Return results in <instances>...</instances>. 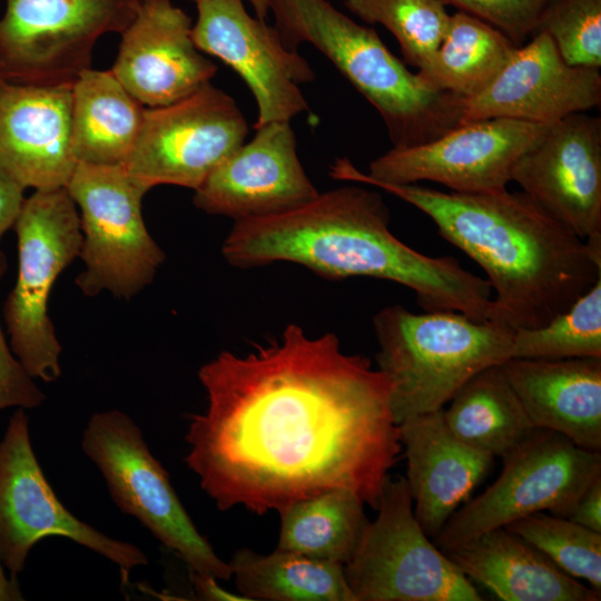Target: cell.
I'll use <instances>...</instances> for the list:
<instances>
[{
	"label": "cell",
	"instance_id": "11",
	"mask_svg": "<svg viewBox=\"0 0 601 601\" xmlns=\"http://www.w3.org/2000/svg\"><path fill=\"white\" fill-rule=\"evenodd\" d=\"M141 0H7L0 19V81L72 87L105 33H122Z\"/></svg>",
	"mask_w": 601,
	"mask_h": 601
},
{
	"label": "cell",
	"instance_id": "26",
	"mask_svg": "<svg viewBox=\"0 0 601 601\" xmlns=\"http://www.w3.org/2000/svg\"><path fill=\"white\" fill-rule=\"evenodd\" d=\"M228 563L238 593L249 601H355L339 563L248 548L236 551Z\"/></svg>",
	"mask_w": 601,
	"mask_h": 601
},
{
	"label": "cell",
	"instance_id": "24",
	"mask_svg": "<svg viewBox=\"0 0 601 601\" xmlns=\"http://www.w3.org/2000/svg\"><path fill=\"white\" fill-rule=\"evenodd\" d=\"M144 111L110 70H85L72 86L71 140L77 161L124 165L137 141Z\"/></svg>",
	"mask_w": 601,
	"mask_h": 601
},
{
	"label": "cell",
	"instance_id": "28",
	"mask_svg": "<svg viewBox=\"0 0 601 601\" xmlns=\"http://www.w3.org/2000/svg\"><path fill=\"white\" fill-rule=\"evenodd\" d=\"M362 499L334 489L278 511L276 549L316 560L346 564L368 523Z\"/></svg>",
	"mask_w": 601,
	"mask_h": 601
},
{
	"label": "cell",
	"instance_id": "38",
	"mask_svg": "<svg viewBox=\"0 0 601 601\" xmlns=\"http://www.w3.org/2000/svg\"><path fill=\"white\" fill-rule=\"evenodd\" d=\"M24 600L21 589L14 578H8L0 559V601Z\"/></svg>",
	"mask_w": 601,
	"mask_h": 601
},
{
	"label": "cell",
	"instance_id": "37",
	"mask_svg": "<svg viewBox=\"0 0 601 601\" xmlns=\"http://www.w3.org/2000/svg\"><path fill=\"white\" fill-rule=\"evenodd\" d=\"M189 578L197 599L209 601H249L239 593H233L221 589L217 579L194 570H189Z\"/></svg>",
	"mask_w": 601,
	"mask_h": 601
},
{
	"label": "cell",
	"instance_id": "19",
	"mask_svg": "<svg viewBox=\"0 0 601 601\" xmlns=\"http://www.w3.org/2000/svg\"><path fill=\"white\" fill-rule=\"evenodd\" d=\"M189 16L170 0H141L110 69L142 106L162 107L200 89L217 71L191 38Z\"/></svg>",
	"mask_w": 601,
	"mask_h": 601
},
{
	"label": "cell",
	"instance_id": "25",
	"mask_svg": "<svg viewBox=\"0 0 601 601\" xmlns=\"http://www.w3.org/2000/svg\"><path fill=\"white\" fill-rule=\"evenodd\" d=\"M443 408L449 428L466 444L504 459L536 428L501 365L471 377Z\"/></svg>",
	"mask_w": 601,
	"mask_h": 601
},
{
	"label": "cell",
	"instance_id": "16",
	"mask_svg": "<svg viewBox=\"0 0 601 601\" xmlns=\"http://www.w3.org/2000/svg\"><path fill=\"white\" fill-rule=\"evenodd\" d=\"M511 179L580 238L601 236L600 117L578 112L551 124L519 157Z\"/></svg>",
	"mask_w": 601,
	"mask_h": 601
},
{
	"label": "cell",
	"instance_id": "9",
	"mask_svg": "<svg viewBox=\"0 0 601 601\" xmlns=\"http://www.w3.org/2000/svg\"><path fill=\"white\" fill-rule=\"evenodd\" d=\"M67 190L80 209L85 269L76 284L87 296L130 299L155 278L166 256L141 213L148 191L124 165L78 162Z\"/></svg>",
	"mask_w": 601,
	"mask_h": 601
},
{
	"label": "cell",
	"instance_id": "39",
	"mask_svg": "<svg viewBox=\"0 0 601 601\" xmlns=\"http://www.w3.org/2000/svg\"><path fill=\"white\" fill-rule=\"evenodd\" d=\"M252 4L255 14L262 20H266L269 12L268 0H248Z\"/></svg>",
	"mask_w": 601,
	"mask_h": 601
},
{
	"label": "cell",
	"instance_id": "1",
	"mask_svg": "<svg viewBox=\"0 0 601 601\" xmlns=\"http://www.w3.org/2000/svg\"><path fill=\"white\" fill-rule=\"evenodd\" d=\"M198 377L207 407L189 415L185 462L218 510L264 515L334 489L376 510L403 446L391 383L368 357L292 323L246 355L220 352Z\"/></svg>",
	"mask_w": 601,
	"mask_h": 601
},
{
	"label": "cell",
	"instance_id": "20",
	"mask_svg": "<svg viewBox=\"0 0 601 601\" xmlns=\"http://www.w3.org/2000/svg\"><path fill=\"white\" fill-rule=\"evenodd\" d=\"M72 87L0 81V174L23 189L66 188L78 161Z\"/></svg>",
	"mask_w": 601,
	"mask_h": 601
},
{
	"label": "cell",
	"instance_id": "15",
	"mask_svg": "<svg viewBox=\"0 0 601 601\" xmlns=\"http://www.w3.org/2000/svg\"><path fill=\"white\" fill-rule=\"evenodd\" d=\"M197 8L191 38L199 51L234 69L250 89L256 105L254 128L290 121L308 110L299 85L315 79L309 63L287 49L278 30L252 17L242 0H189Z\"/></svg>",
	"mask_w": 601,
	"mask_h": 601
},
{
	"label": "cell",
	"instance_id": "8",
	"mask_svg": "<svg viewBox=\"0 0 601 601\" xmlns=\"http://www.w3.org/2000/svg\"><path fill=\"white\" fill-rule=\"evenodd\" d=\"M376 511L343 566L355 601L483 600L417 522L404 476H387Z\"/></svg>",
	"mask_w": 601,
	"mask_h": 601
},
{
	"label": "cell",
	"instance_id": "10",
	"mask_svg": "<svg viewBox=\"0 0 601 601\" xmlns=\"http://www.w3.org/2000/svg\"><path fill=\"white\" fill-rule=\"evenodd\" d=\"M503 460L500 476L457 509L434 544L442 551L532 513L568 518L579 497L601 477V453L564 435L535 428Z\"/></svg>",
	"mask_w": 601,
	"mask_h": 601
},
{
	"label": "cell",
	"instance_id": "33",
	"mask_svg": "<svg viewBox=\"0 0 601 601\" xmlns=\"http://www.w3.org/2000/svg\"><path fill=\"white\" fill-rule=\"evenodd\" d=\"M503 32L516 47L530 39L549 0H443Z\"/></svg>",
	"mask_w": 601,
	"mask_h": 601
},
{
	"label": "cell",
	"instance_id": "29",
	"mask_svg": "<svg viewBox=\"0 0 601 601\" xmlns=\"http://www.w3.org/2000/svg\"><path fill=\"white\" fill-rule=\"evenodd\" d=\"M582 357H601V279L545 325L513 334L511 358Z\"/></svg>",
	"mask_w": 601,
	"mask_h": 601
},
{
	"label": "cell",
	"instance_id": "12",
	"mask_svg": "<svg viewBox=\"0 0 601 601\" xmlns=\"http://www.w3.org/2000/svg\"><path fill=\"white\" fill-rule=\"evenodd\" d=\"M550 125L510 118L471 121L426 144L392 148L371 161L368 173L347 157L336 158L329 176L363 185L434 181L462 194L503 191L519 157Z\"/></svg>",
	"mask_w": 601,
	"mask_h": 601
},
{
	"label": "cell",
	"instance_id": "23",
	"mask_svg": "<svg viewBox=\"0 0 601 601\" xmlns=\"http://www.w3.org/2000/svg\"><path fill=\"white\" fill-rule=\"evenodd\" d=\"M443 552L470 580L503 601H599L601 597L504 526Z\"/></svg>",
	"mask_w": 601,
	"mask_h": 601
},
{
	"label": "cell",
	"instance_id": "14",
	"mask_svg": "<svg viewBox=\"0 0 601 601\" xmlns=\"http://www.w3.org/2000/svg\"><path fill=\"white\" fill-rule=\"evenodd\" d=\"M248 132L233 97L208 82L174 104L145 108L124 167L147 190L158 185L196 190Z\"/></svg>",
	"mask_w": 601,
	"mask_h": 601
},
{
	"label": "cell",
	"instance_id": "18",
	"mask_svg": "<svg viewBox=\"0 0 601 601\" xmlns=\"http://www.w3.org/2000/svg\"><path fill=\"white\" fill-rule=\"evenodd\" d=\"M600 102V69L569 65L540 31L514 50L486 88L462 100L461 125L492 118L553 124Z\"/></svg>",
	"mask_w": 601,
	"mask_h": 601
},
{
	"label": "cell",
	"instance_id": "32",
	"mask_svg": "<svg viewBox=\"0 0 601 601\" xmlns=\"http://www.w3.org/2000/svg\"><path fill=\"white\" fill-rule=\"evenodd\" d=\"M540 31L551 37L569 65L600 69L601 0H549L535 30Z\"/></svg>",
	"mask_w": 601,
	"mask_h": 601
},
{
	"label": "cell",
	"instance_id": "22",
	"mask_svg": "<svg viewBox=\"0 0 601 601\" xmlns=\"http://www.w3.org/2000/svg\"><path fill=\"white\" fill-rule=\"evenodd\" d=\"M501 368L538 428L601 450V357L509 358Z\"/></svg>",
	"mask_w": 601,
	"mask_h": 601
},
{
	"label": "cell",
	"instance_id": "13",
	"mask_svg": "<svg viewBox=\"0 0 601 601\" xmlns=\"http://www.w3.org/2000/svg\"><path fill=\"white\" fill-rule=\"evenodd\" d=\"M62 536L117 564L124 582L146 565L132 543L112 539L73 515L57 497L35 455L23 408L10 417L0 441V559L12 575L20 573L30 550L42 539Z\"/></svg>",
	"mask_w": 601,
	"mask_h": 601
},
{
	"label": "cell",
	"instance_id": "30",
	"mask_svg": "<svg viewBox=\"0 0 601 601\" xmlns=\"http://www.w3.org/2000/svg\"><path fill=\"white\" fill-rule=\"evenodd\" d=\"M363 21L382 24L397 40L404 61L420 69L437 50L451 14L443 0H345Z\"/></svg>",
	"mask_w": 601,
	"mask_h": 601
},
{
	"label": "cell",
	"instance_id": "31",
	"mask_svg": "<svg viewBox=\"0 0 601 601\" xmlns=\"http://www.w3.org/2000/svg\"><path fill=\"white\" fill-rule=\"evenodd\" d=\"M541 551L559 569L584 580L601 594V533L565 516L536 512L506 526Z\"/></svg>",
	"mask_w": 601,
	"mask_h": 601
},
{
	"label": "cell",
	"instance_id": "3",
	"mask_svg": "<svg viewBox=\"0 0 601 601\" xmlns=\"http://www.w3.org/2000/svg\"><path fill=\"white\" fill-rule=\"evenodd\" d=\"M370 185L424 213L484 270L493 294L489 321L514 331L541 327L601 279V236L580 238L523 191Z\"/></svg>",
	"mask_w": 601,
	"mask_h": 601
},
{
	"label": "cell",
	"instance_id": "6",
	"mask_svg": "<svg viewBox=\"0 0 601 601\" xmlns=\"http://www.w3.org/2000/svg\"><path fill=\"white\" fill-rule=\"evenodd\" d=\"M12 228L18 273L3 305L10 347L33 378L53 382L61 375V345L48 302L56 279L80 255V216L67 188L35 190Z\"/></svg>",
	"mask_w": 601,
	"mask_h": 601
},
{
	"label": "cell",
	"instance_id": "17",
	"mask_svg": "<svg viewBox=\"0 0 601 601\" xmlns=\"http://www.w3.org/2000/svg\"><path fill=\"white\" fill-rule=\"evenodd\" d=\"M243 144L195 190L194 205L235 221L272 217L294 210L318 191L305 173L289 121L255 128Z\"/></svg>",
	"mask_w": 601,
	"mask_h": 601
},
{
	"label": "cell",
	"instance_id": "36",
	"mask_svg": "<svg viewBox=\"0 0 601 601\" xmlns=\"http://www.w3.org/2000/svg\"><path fill=\"white\" fill-rule=\"evenodd\" d=\"M24 189L0 174V238L10 228L22 207Z\"/></svg>",
	"mask_w": 601,
	"mask_h": 601
},
{
	"label": "cell",
	"instance_id": "21",
	"mask_svg": "<svg viewBox=\"0 0 601 601\" xmlns=\"http://www.w3.org/2000/svg\"><path fill=\"white\" fill-rule=\"evenodd\" d=\"M398 428L414 515L434 540L486 476L494 456L460 440L449 428L443 408L407 417Z\"/></svg>",
	"mask_w": 601,
	"mask_h": 601
},
{
	"label": "cell",
	"instance_id": "27",
	"mask_svg": "<svg viewBox=\"0 0 601 601\" xmlns=\"http://www.w3.org/2000/svg\"><path fill=\"white\" fill-rule=\"evenodd\" d=\"M518 47L487 22L459 10L417 73L428 87L467 99L486 88Z\"/></svg>",
	"mask_w": 601,
	"mask_h": 601
},
{
	"label": "cell",
	"instance_id": "2",
	"mask_svg": "<svg viewBox=\"0 0 601 601\" xmlns=\"http://www.w3.org/2000/svg\"><path fill=\"white\" fill-rule=\"evenodd\" d=\"M380 193L356 185L318 195L285 214L235 221L221 254L237 268L293 263L328 279L372 277L411 289L425 312L489 321L492 289L452 256L422 254L390 229Z\"/></svg>",
	"mask_w": 601,
	"mask_h": 601
},
{
	"label": "cell",
	"instance_id": "7",
	"mask_svg": "<svg viewBox=\"0 0 601 601\" xmlns=\"http://www.w3.org/2000/svg\"><path fill=\"white\" fill-rule=\"evenodd\" d=\"M83 453L104 476L118 509L137 519L189 570L228 581L231 569L200 534L151 454L140 428L124 412L95 413L82 433Z\"/></svg>",
	"mask_w": 601,
	"mask_h": 601
},
{
	"label": "cell",
	"instance_id": "4",
	"mask_svg": "<svg viewBox=\"0 0 601 601\" xmlns=\"http://www.w3.org/2000/svg\"><path fill=\"white\" fill-rule=\"evenodd\" d=\"M284 46L307 42L322 52L378 111L393 148L440 138L461 125L462 98L435 90L410 71L376 31L327 0H268Z\"/></svg>",
	"mask_w": 601,
	"mask_h": 601
},
{
	"label": "cell",
	"instance_id": "35",
	"mask_svg": "<svg viewBox=\"0 0 601 601\" xmlns=\"http://www.w3.org/2000/svg\"><path fill=\"white\" fill-rule=\"evenodd\" d=\"M570 520L601 533V477L597 479L579 497Z\"/></svg>",
	"mask_w": 601,
	"mask_h": 601
},
{
	"label": "cell",
	"instance_id": "5",
	"mask_svg": "<svg viewBox=\"0 0 601 601\" xmlns=\"http://www.w3.org/2000/svg\"><path fill=\"white\" fill-rule=\"evenodd\" d=\"M377 368L392 386L395 422L444 408L479 372L511 358L514 329L462 313L415 314L402 305L373 317Z\"/></svg>",
	"mask_w": 601,
	"mask_h": 601
},
{
	"label": "cell",
	"instance_id": "34",
	"mask_svg": "<svg viewBox=\"0 0 601 601\" xmlns=\"http://www.w3.org/2000/svg\"><path fill=\"white\" fill-rule=\"evenodd\" d=\"M7 270L6 255L0 250V280ZM46 395L8 346L0 325V411L8 407H39Z\"/></svg>",
	"mask_w": 601,
	"mask_h": 601
}]
</instances>
